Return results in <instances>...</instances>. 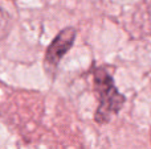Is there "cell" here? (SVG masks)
I'll use <instances>...</instances> for the list:
<instances>
[{"instance_id":"7a4b0ae2","label":"cell","mask_w":151,"mask_h":149,"mask_svg":"<svg viewBox=\"0 0 151 149\" xmlns=\"http://www.w3.org/2000/svg\"><path fill=\"white\" fill-rule=\"evenodd\" d=\"M76 34H77V32H76L74 28L63 29L55 37L52 44L47 49V53H45V69L50 75H53L56 73V69L58 67L60 61L73 46Z\"/></svg>"},{"instance_id":"6da1fadb","label":"cell","mask_w":151,"mask_h":149,"mask_svg":"<svg viewBox=\"0 0 151 149\" xmlns=\"http://www.w3.org/2000/svg\"><path fill=\"white\" fill-rule=\"evenodd\" d=\"M94 89L99 100L94 120L99 124L109 123L113 116L122 110L126 99L117 90L111 75L104 67H97L94 70Z\"/></svg>"},{"instance_id":"3957f363","label":"cell","mask_w":151,"mask_h":149,"mask_svg":"<svg viewBox=\"0 0 151 149\" xmlns=\"http://www.w3.org/2000/svg\"><path fill=\"white\" fill-rule=\"evenodd\" d=\"M3 20H4V13H3V11L0 9V25H1Z\"/></svg>"}]
</instances>
